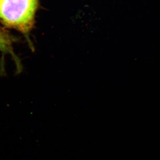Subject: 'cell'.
<instances>
[{"mask_svg":"<svg viewBox=\"0 0 160 160\" xmlns=\"http://www.w3.org/2000/svg\"><path fill=\"white\" fill-rule=\"evenodd\" d=\"M38 0H0V21L28 35L33 28Z\"/></svg>","mask_w":160,"mask_h":160,"instance_id":"cell-1","label":"cell"},{"mask_svg":"<svg viewBox=\"0 0 160 160\" xmlns=\"http://www.w3.org/2000/svg\"><path fill=\"white\" fill-rule=\"evenodd\" d=\"M15 42V38L7 32L0 28V51L4 53H9L17 63L18 67H19V61L13 52L12 44Z\"/></svg>","mask_w":160,"mask_h":160,"instance_id":"cell-2","label":"cell"}]
</instances>
